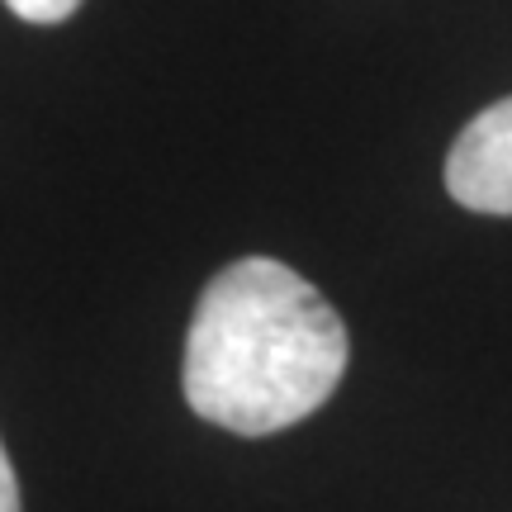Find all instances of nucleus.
Instances as JSON below:
<instances>
[{"label":"nucleus","instance_id":"nucleus-1","mask_svg":"<svg viewBox=\"0 0 512 512\" xmlns=\"http://www.w3.org/2000/svg\"><path fill=\"white\" fill-rule=\"evenodd\" d=\"M351 361L347 323L299 271L242 256L204 285L185 332V403L238 437H271L332 399Z\"/></svg>","mask_w":512,"mask_h":512},{"label":"nucleus","instance_id":"nucleus-2","mask_svg":"<svg viewBox=\"0 0 512 512\" xmlns=\"http://www.w3.org/2000/svg\"><path fill=\"white\" fill-rule=\"evenodd\" d=\"M446 190L460 209L498 219L512 214V95L460 128L446 157Z\"/></svg>","mask_w":512,"mask_h":512},{"label":"nucleus","instance_id":"nucleus-3","mask_svg":"<svg viewBox=\"0 0 512 512\" xmlns=\"http://www.w3.org/2000/svg\"><path fill=\"white\" fill-rule=\"evenodd\" d=\"M19 19H29V24H62L67 15H76V5L81 0H5Z\"/></svg>","mask_w":512,"mask_h":512},{"label":"nucleus","instance_id":"nucleus-4","mask_svg":"<svg viewBox=\"0 0 512 512\" xmlns=\"http://www.w3.org/2000/svg\"><path fill=\"white\" fill-rule=\"evenodd\" d=\"M0 512H19V479L10 470V456L0 446Z\"/></svg>","mask_w":512,"mask_h":512}]
</instances>
